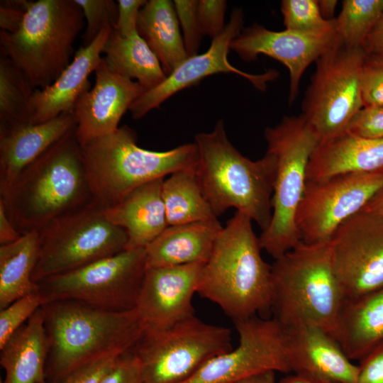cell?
Returning a JSON list of instances; mask_svg holds the SVG:
<instances>
[{
	"instance_id": "obj_32",
	"label": "cell",
	"mask_w": 383,
	"mask_h": 383,
	"mask_svg": "<svg viewBox=\"0 0 383 383\" xmlns=\"http://www.w3.org/2000/svg\"><path fill=\"white\" fill-rule=\"evenodd\" d=\"M35 89L9 58H0V127L30 123Z\"/></svg>"
},
{
	"instance_id": "obj_15",
	"label": "cell",
	"mask_w": 383,
	"mask_h": 383,
	"mask_svg": "<svg viewBox=\"0 0 383 383\" xmlns=\"http://www.w3.org/2000/svg\"><path fill=\"white\" fill-rule=\"evenodd\" d=\"M330 243L345 300L383 286V216L362 209L336 229Z\"/></svg>"
},
{
	"instance_id": "obj_18",
	"label": "cell",
	"mask_w": 383,
	"mask_h": 383,
	"mask_svg": "<svg viewBox=\"0 0 383 383\" xmlns=\"http://www.w3.org/2000/svg\"><path fill=\"white\" fill-rule=\"evenodd\" d=\"M204 265L147 267L135 307L144 333L165 330L194 316L192 299Z\"/></svg>"
},
{
	"instance_id": "obj_45",
	"label": "cell",
	"mask_w": 383,
	"mask_h": 383,
	"mask_svg": "<svg viewBox=\"0 0 383 383\" xmlns=\"http://www.w3.org/2000/svg\"><path fill=\"white\" fill-rule=\"evenodd\" d=\"M27 1H9L1 3L0 27L1 30L12 33L19 27L25 11Z\"/></svg>"
},
{
	"instance_id": "obj_33",
	"label": "cell",
	"mask_w": 383,
	"mask_h": 383,
	"mask_svg": "<svg viewBox=\"0 0 383 383\" xmlns=\"http://www.w3.org/2000/svg\"><path fill=\"white\" fill-rule=\"evenodd\" d=\"M383 11V0H344L335 20L339 41L345 47H364Z\"/></svg>"
},
{
	"instance_id": "obj_11",
	"label": "cell",
	"mask_w": 383,
	"mask_h": 383,
	"mask_svg": "<svg viewBox=\"0 0 383 383\" xmlns=\"http://www.w3.org/2000/svg\"><path fill=\"white\" fill-rule=\"evenodd\" d=\"M367 55L339 40L316 62L302 101L301 115L319 142L343 133L363 108L361 76Z\"/></svg>"
},
{
	"instance_id": "obj_8",
	"label": "cell",
	"mask_w": 383,
	"mask_h": 383,
	"mask_svg": "<svg viewBox=\"0 0 383 383\" xmlns=\"http://www.w3.org/2000/svg\"><path fill=\"white\" fill-rule=\"evenodd\" d=\"M267 152L276 162L272 218L259 237L260 245L277 259L301 241L296 216L302 200L309 160L319 140L304 117L286 116L264 131Z\"/></svg>"
},
{
	"instance_id": "obj_4",
	"label": "cell",
	"mask_w": 383,
	"mask_h": 383,
	"mask_svg": "<svg viewBox=\"0 0 383 383\" xmlns=\"http://www.w3.org/2000/svg\"><path fill=\"white\" fill-rule=\"evenodd\" d=\"M344 302L330 241H301L274 259L271 311L284 328L311 325L333 336Z\"/></svg>"
},
{
	"instance_id": "obj_7",
	"label": "cell",
	"mask_w": 383,
	"mask_h": 383,
	"mask_svg": "<svg viewBox=\"0 0 383 383\" xmlns=\"http://www.w3.org/2000/svg\"><path fill=\"white\" fill-rule=\"evenodd\" d=\"M84 16L74 0L28 1L16 30H1V55L11 60L33 87L52 84L69 65Z\"/></svg>"
},
{
	"instance_id": "obj_48",
	"label": "cell",
	"mask_w": 383,
	"mask_h": 383,
	"mask_svg": "<svg viewBox=\"0 0 383 383\" xmlns=\"http://www.w3.org/2000/svg\"><path fill=\"white\" fill-rule=\"evenodd\" d=\"M277 383H338L322 377L300 373L287 375Z\"/></svg>"
},
{
	"instance_id": "obj_22",
	"label": "cell",
	"mask_w": 383,
	"mask_h": 383,
	"mask_svg": "<svg viewBox=\"0 0 383 383\" xmlns=\"http://www.w3.org/2000/svg\"><path fill=\"white\" fill-rule=\"evenodd\" d=\"M74 128V112L41 123L0 127V196L27 166Z\"/></svg>"
},
{
	"instance_id": "obj_30",
	"label": "cell",
	"mask_w": 383,
	"mask_h": 383,
	"mask_svg": "<svg viewBox=\"0 0 383 383\" xmlns=\"http://www.w3.org/2000/svg\"><path fill=\"white\" fill-rule=\"evenodd\" d=\"M39 252L38 235L28 233L14 243L0 245V309L39 292L32 276Z\"/></svg>"
},
{
	"instance_id": "obj_43",
	"label": "cell",
	"mask_w": 383,
	"mask_h": 383,
	"mask_svg": "<svg viewBox=\"0 0 383 383\" xmlns=\"http://www.w3.org/2000/svg\"><path fill=\"white\" fill-rule=\"evenodd\" d=\"M360 361L357 383H383V340Z\"/></svg>"
},
{
	"instance_id": "obj_31",
	"label": "cell",
	"mask_w": 383,
	"mask_h": 383,
	"mask_svg": "<svg viewBox=\"0 0 383 383\" xmlns=\"http://www.w3.org/2000/svg\"><path fill=\"white\" fill-rule=\"evenodd\" d=\"M162 198L169 226L216 220L196 174V167L164 179Z\"/></svg>"
},
{
	"instance_id": "obj_2",
	"label": "cell",
	"mask_w": 383,
	"mask_h": 383,
	"mask_svg": "<svg viewBox=\"0 0 383 383\" xmlns=\"http://www.w3.org/2000/svg\"><path fill=\"white\" fill-rule=\"evenodd\" d=\"M252 220L236 211L221 231L197 289L233 321L271 311L272 265L261 255Z\"/></svg>"
},
{
	"instance_id": "obj_10",
	"label": "cell",
	"mask_w": 383,
	"mask_h": 383,
	"mask_svg": "<svg viewBox=\"0 0 383 383\" xmlns=\"http://www.w3.org/2000/svg\"><path fill=\"white\" fill-rule=\"evenodd\" d=\"M232 348L230 329L194 315L165 330L144 333L131 350L140 362L143 383H182Z\"/></svg>"
},
{
	"instance_id": "obj_9",
	"label": "cell",
	"mask_w": 383,
	"mask_h": 383,
	"mask_svg": "<svg viewBox=\"0 0 383 383\" xmlns=\"http://www.w3.org/2000/svg\"><path fill=\"white\" fill-rule=\"evenodd\" d=\"M39 252L32 279L78 269L126 250L125 231L110 222L96 201L64 216L38 232Z\"/></svg>"
},
{
	"instance_id": "obj_12",
	"label": "cell",
	"mask_w": 383,
	"mask_h": 383,
	"mask_svg": "<svg viewBox=\"0 0 383 383\" xmlns=\"http://www.w3.org/2000/svg\"><path fill=\"white\" fill-rule=\"evenodd\" d=\"M146 269L145 248L126 249L37 284L43 304L71 300L126 311L135 307Z\"/></svg>"
},
{
	"instance_id": "obj_41",
	"label": "cell",
	"mask_w": 383,
	"mask_h": 383,
	"mask_svg": "<svg viewBox=\"0 0 383 383\" xmlns=\"http://www.w3.org/2000/svg\"><path fill=\"white\" fill-rule=\"evenodd\" d=\"M100 383H143L141 364L132 350L118 357Z\"/></svg>"
},
{
	"instance_id": "obj_3",
	"label": "cell",
	"mask_w": 383,
	"mask_h": 383,
	"mask_svg": "<svg viewBox=\"0 0 383 383\" xmlns=\"http://www.w3.org/2000/svg\"><path fill=\"white\" fill-rule=\"evenodd\" d=\"M194 143L196 174L214 215L234 208L265 231L272 218L274 157L267 152L257 160L243 155L228 140L222 121L211 132L196 134Z\"/></svg>"
},
{
	"instance_id": "obj_51",
	"label": "cell",
	"mask_w": 383,
	"mask_h": 383,
	"mask_svg": "<svg viewBox=\"0 0 383 383\" xmlns=\"http://www.w3.org/2000/svg\"><path fill=\"white\" fill-rule=\"evenodd\" d=\"M319 10L321 16L326 20L333 19L334 14L338 1L335 0H320L318 1Z\"/></svg>"
},
{
	"instance_id": "obj_49",
	"label": "cell",
	"mask_w": 383,
	"mask_h": 383,
	"mask_svg": "<svg viewBox=\"0 0 383 383\" xmlns=\"http://www.w3.org/2000/svg\"><path fill=\"white\" fill-rule=\"evenodd\" d=\"M234 383H277L275 379V372L269 371L252 375Z\"/></svg>"
},
{
	"instance_id": "obj_38",
	"label": "cell",
	"mask_w": 383,
	"mask_h": 383,
	"mask_svg": "<svg viewBox=\"0 0 383 383\" xmlns=\"http://www.w3.org/2000/svg\"><path fill=\"white\" fill-rule=\"evenodd\" d=\"M124 353L112 352L93 359L66 374L55 383H100L118 357Z\"/></svg>"
},
{
	"instance_id": "obj_24",
	"label": "cell",
	"mask_w": 383,
	"mask_h": 383,
	"mask_svg": "<svg viewBox=\"0 0 383 383\" xmlns=\"http://www.w3.org/2000/svg\"><path fill=\"white\" fill-rule=\"evenodd\" d=\"M380 170H383V138H368L344 131L319 142L309 160L306 180Z\"/></svg>"
},
{
	"instance_id": "obj_37",
	"label": "cell",
	"mask_w": 383,
	"mask_h": 383,
	"mask_svg": "<svg viewBox=\"0 0 383 383\" xmlns=\"http://www.w3.org/2000/svg\"><path fill=\"white\" fill-rule=\"evenodd\" d=\"M188 57L198 54L203 35L197 15L198 1L174 0L173 1Z\"/></svg>"
},
{
	"instance_id": "obj_20",
	"label": "cell",
	"mask_w": 383,
	"mask_h": 383,
	"mask_svg": "<svg viewBox=\"0 0 383 383\" xmlns=\"http://www.w3.org/2000/svg\"><path fill=\"white\" fill-rule=\"evenodd\" d=\"M285 328L291 372L338 383H357L358 365L352 362L331 334L311 325Z\"/></svg>"
},
{
	"instance_id": "obj_47",
	"label": "cell",
	"mask_w": 383,
	"mask_h": 383,
	"mask_svg": "<svg viewBox=\"0 0 383 383\" xmlns=\"http://www.w3.org/2000/svg\"><path fill=\"white\" fill-rule=\"evenodd\" d=\"M363 49L367 55H383V11L369 34Z\"/></svg>"
},
{
	"instance_id": "obj_16",
	"label": "cell",
	"mask_w": 383,
	"mask_h": 383,
	"mask_svg": "<svg viewBox=\"0 0 383 383\" xmlns=\"http://www.w3.org/2000/svg\"><path fill=\"white\" fill-rule=\"evenodd\" d=\"M243 13L234 9L223 33L212 39L209 49L202 54L188 57L165 79L155 88L145 91L131 106L129 111L134 119H140L165 101L186 88L217 73H233L248 80L257 89L264 91L267 83L278 76L272 70L260 74L243 72L233 67L228 60L231 42L243 30Z\"/></svg>"
},
{
	"instance_id": "obj_29",
	"label": "cell",
	"mask_w": 383,
	"mask_h": 383,
	"mask_svg": "<svg viewBox=\"0 0 383 383\" xmlns=\"http://www.w3.org/2000/svg\"><path fill=\"white\" fill-rule=\"evenodd\" d=\"M103 53L111 71L136 79L146 90L155 88L167 77L159 60L137 30L123 36L112 28Z\"/></svg>"
},
{
	"instance_id": "obj_19",
	"label": "cell",
	"mask_w": 383,
	"mask_h": 383,
	"mask_svg": "<svg viewBox=\"0 0 383 383\" xmlns=\"http://www.w3.org/2000/svg\"><path fill=\"white\" fill-rule=\"evenodd\" d=\"M93 88L77 100L74 115L80 145L115 132L132 104L147 91L138 82L111 71L102 57Z\"/></svg>"
},
{
	"instance_id": "obj_17",
	"label": "cell",
	"mask_w": 383,
	"mask_h": 383,
	"mask_svg": "<svg viewBox=\"0 0 383 383\" xmlns=\"http://www.w3.org/2000/svg\"><path fill=\"white\" fill-rule=\"evenodd\" d=\"M338 40L335 27L322 33H301L287 29L274 31L254 24L241 31L231 42L230 49L244 61L265 55L282 63L289 73L291 104L296 99L306 70Z\"/></svg>"
},
{
	"instance_id": "obj_27",
	"label": "cell",
	"mask_w": 383,
	"mask_h": 383,
	"mask_svg": "<svg viewBox=\"0 0 383 383\" xmlns=\"http://www.w3.org/2000/svg\"><path fill=\"white\" fill-rule=\"evenodd\" d=\"M333 337L351 360H360L383 340V286L345 300Z\"/></svg>"
},
{
	"instance_id": "obj_5",
	"label": "cell",
	"mask_w": 383,
	"mask_h": 383,
	"mask_svg": "<svg viewBox=\"0 0 383 383\" xmlns=\"http://www.w3.org/2000/svg\"><path fill=\"white\" fill-rule=\"evenodd\" d=\"M42 308L48 359L56 382L98 357L131 350L145 331L135 309L111 311L71 300L45 303Z\"/></svg>"
},
{
	"instance_id": "obj_39",
	"label": "cell",
	"mask_w": 383,
	"mask_h": 383,
	"mask_svg": "<svg viewBox=\"0 0 383 383\" xmlns=\"http://www.w3.org/2000/svg\"><path fill=\"white\" fill-rule=\"evenodd\" d=\"M345 131L364 138H383V106L363 107L352 118Z\"/></svg>"
},
{
	"instance_id": "obj_14",
	"label": "cell",
	"mask_w": 383,
	"mask_h": 383,
	"mask_svg": "<svg viewBox=\"0 0 383 383\" xmlns=\"http://www.w3.org/2000/svg\"><path fill=\"white\" fill-rule=\"evenodd\" d=\"M233 322L238 345L213 357L182 383H234L261 372H291L287 330L275 318L255 316Z\"/></svg>"
},
{
	"instance_id": "obj_28",
	"label": "cell",
	"mask_w": 383,
	"mask_h": 383,
	"mask_svg": "<svg viewBox=\"0 0 383 383\" xmlns=\"http://www.w3.org/2000/svg\"><path fill=\"white\" fill-rule=\"evenodd\" d=\"M137 32L159 60L166 76L188 57L173 1H147L139 12Z\"/></svg>"
},
{
	"instance_id": "obj_34",
	"label": "cell",
	"mask_w": 383,
	"mask_h": 383,
	"mask_svg": "<svg viewBox=\"0 0 383 383\" xmlns=\"http://www.w3.org/2000/svg\"><path fill=\"white\" fill-rule=\"evenodd\" d=\"M285 29L301 33H322L335 27V18L326 20L316 0H283L281 2Z\"/></svg>"
},
{
	"instance_id": "obj_36",
	"label": "cell",
	"mask_w": 383,
	"mask_h": 383,
	"mask_svg": "<svg viewBox=\"0 0 383 383\" xmlns=\"http://www.w3.org/2000/svg\"><path fill=\"white\" fill-rule=\"evenodd\" d=\"M81 7L87 22L83 38V46L89 45L101 30L117 23L118 7L113 0H74Z\"/></svg>"
},
{
	"instance_id": "obj_40",
	"label": "cell",
	"mask_w": 383,
	"mask_h": 383,
	"mask_svg": "<svg viewBox=\"0 0 383 383\" xmlns=\"http://www.w3.org/2000/svg\"><path fill=\"white\" fill-rule=\"evenodd\" d=\"M226 1L200 0L197 4V15L201 33L214 39L225 29Z\"/></svg>"
},
{
	"instance_id": "obj_26",
	"label": "cell",
	"mask_w": 383,
	"mask_h": 383,
	"mask_svg": "<svg viewBox=\"0 0 383 383\" xmlns=\"http://www.w3.org/2000/svg\"><path fill=\"white\" fill-rule=\"evenodd\" d=\"M0 350L4 383H45L49 343L42 306Z\"/></svg>"
},
{
	"instance_id": "obj_44",
	"label": "cell",
	"mask_w": 383,
	"mask_h": 383,
	"mask_svg": "<svg viewBox=\"0 0 383 383\" xmlns=\"http://www.w3.org/2000/svg\"><path fill=\"white\" fill-rule=\"evenodd\" d=\"M146 0H118V15L115 29L123 36L137 30V21Z\"/></svg>"
},
{
	"instance_id": "obj_13",
	"label": "cell",
	"mask_w": 383,
	"mask_h": 383,
	"mask_svg": "<svg viewBox=\"0 0 383 383\" xmlns=\"http://www.w3.org/2000/svg\"><path fill=\"white\" fill-rule=\"evenodd\" d=\"M382 188L383 170L306 180L296 216L301 241H330L336 229L362 211Z\"/></svg>"
},
{
	"instance_id": "obj_21",
	"label": "cell",
	"mask_w": 383,
	"mask_h": 383,
	"mask_svg": "<svg viewBox=\"0 0 383 383\" xmlns=\"http://www.w3.org/2000/svg\"><path fill=\"white\" fill-rule=\"evenodd\" d=\"M112 28H104L94 41L77 50L69 65L52 84L35 90L31 100L30 123H44L63 113L73 112L79 98L89 89L88 77L102 59L101 54Z\"/></svg>"
},
{
	"instance_id": "obj_50",
	"label": "cell",
	"mask_w": 383,
	"mask_h": 383,
	"mask_svg": "<svg viewBox=\"0 0 383 383\" xmlns=\"http://www.w3.org/2000/svg\"><path fill=\"white\" fill-rule=\"evenodd\" d=\"M363 210L383 216V188L372 197Z\"/></svg>"
},
{
	"instance_id": "obj_1",
	"label": "cell",
	"mask_w": 383,
	"mask_h": 383,
	"mask_svg": "<svg viewBox=\"0 0 383 383\" xmlns=\"http://www.w3.org/2000/svg\"><path fill=\"white\" fill-rule=\"evenodd\" d=\"M75 128L27 166L0 196L21 235L38 233L95 201Z\"/></svg>"
},
{
	"instance_id": "obj_6",
	"label": "cell",
	"mask_w": 383,
	"mask_h": 383,
	"mask_svg": "<svg viewBox=\"0 0 383 383\" xmlns=\"http://www.w3.org/2000/svg\"><path fill=\"white\" fill-rule=\"evenodd\" d=\"M80 146L94 198L104 208L143 184L195 167L199 159L195 143L166 151L143 149L137 145L136 133L127 126Z\"/></svg>"
},
{
	"instance_id": "obj_52",
	"label": "cell",
	"mask_w": 383,
	"mask_h": 383,
	"mask_svg": "<svg viewBox=\"0 0 383 383\" xmlns=\"http://www.w3.org/2000/svg\"><path fill=\"white\" fill-rule=\"evenodd\" d=\"M366 62L383 70V55H367Z\"/></svg>"
},
{
	"instance_id": "obj_35",
	"label": "cell",
	"mask_w": 383,
	"mask_h": 383,
	"mask_svg": "<svg viewBox=\"0 0 383 383\" xmlns=\"http://www.w3.org/2000/svg\"><path fill=\"white\" fill-rule=\"evenodd\" d=\"M43 304L39 292L25 295L12 302L0 311V348Z\"/></svg>"
},
{
	"instance_id": "obj_46",
	"label": "cell",
	"mask_w": 383,
	"mask_h": 383,
	"mask_svg": "<svg viewBox=\"0 0 383 383\" xmlns=\"http://www.w3.org/2000/svg\"><path fill=\"white\" fill-rule=\"evenodd\" d=\"M21 235L9 220L5 206L0 199V245L14 243Z\"/></svg>"
},
{
	"instance_id": "obj_25",
	"label": "cell",
	"mask_w": 383,
	"mask_h": 383,
	"mask_svg": "<svg viewBox=\"0 0 383 383\" xmlns=\"http://www.w3.org/2000/svg\"><path fill=\"white\" fill-rule=\"evenodd\" d=\"M222 228L218 219L169 226L145 248L147 267L206 263Z\"/></svg>"
},
{
	"instance_id": "obj_42",
	"label": "cell",
	"mask_w": 383,
	"mask_h": 383,
	"mask_svg": "<svg viewBox=\"0 0 383 383\" xmlns=\"http://www.w3.org/2000/svg\"><path fill=\"white\" fill-rule=\"evenodd\" d=\"M363 107L383 106V70L367 62L361 76Z\"/></svg>"
},
{
	"instance_id": "obj_23",
	"label": "cell",
	"mask_w": 383,
	"mask_h": 383,
	"mask_svg": "<svg viewBox=\"0 0 383 383\" xmlns=\"http://www.w3.org/2000/svg\"><path fill=\"white\" fill-rule=\"evenodd\" d=\"M165 178L143 184L103 211L127 235L126 249L146 248L169 226L162 198Z\"/></svg>"
}]
</instances>
